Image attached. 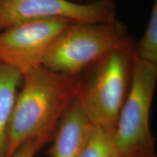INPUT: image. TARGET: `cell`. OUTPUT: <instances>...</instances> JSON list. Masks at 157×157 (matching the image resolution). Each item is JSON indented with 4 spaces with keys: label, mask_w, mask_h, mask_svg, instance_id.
<instances>
[{
    "label": "cell",
    "mask_w": 157,
    "mask_h": 157,
    "mask_svg": "<svg viewBox=\"0 0 157 157\" xmlns=\"http://www.w3.org/2000/svg\"><path fill=\"white\" fill-rule=\"evenodd\" d=\"M22 81L21 72L0 63V157L6 156L7 129Z\"/></svg>",
    "instance_id": "obj_8"
},
{
    "label": "cell",
    "mask_w": 157,
    "mask_h": 157,
    "mask_svg": "<svg viewBox=\"0 0 157 157\" xmlns=\"http://www.w3.org/2000/svg\"><path fill=\"white\" fill-rule=\"evenodd\" d=\"M80 83V74L43 66L23 74L7 129L5 157H11L29 139L53 137L62 116L77 98Z\"/></svg>",
    "instance_id": "obj_1"
},
{
    "label": "cell",
    "mask_w": 157,
    "mask_h": 157,
    "mask_svg": "<svg viewBox=\"0 0 157 157\" xmlns=\"http://www.w3.org/2000/svg\"><path fill=\"white\" fill-rule=\"evenodd\" d=\"M157 82V65L134 56L132 77L113 136L111 156L154 151L150 112Z\"/></svg>",
    "instance_id": "obj_4"
},
{
    "label": "cell",
    "mask_w": 157,
    "mask_h": 157,
    "mask_svg": "<svg viewBox=\"0 0 157 157\" xmlns=\"http://www.w3.org/2000/svg\"><path fill=\"white\" fill-rule=\"evenodd\" d=\"M71 1H73L74 2H77V3H84V0H71Z\"/></svg>",
    "instance_id": "obj_13"
},
{
    "label": "cell",
    "mask_w": 157,
    "mask_h": 157,
    "mask_svg": "<svg viewBox=\"0 0 157 157\" xmlns=\"http://www.w3.org/2000/svg\"><path fill=\"white\" fill-rule=\"evenodd\" d=\"M94 127L76 98L57 125L49 156L80 157Z\"/></svg>",
    "instance_id": "obj_7"
},
{
    "label": "cell",
    "mask_w": 157,
    "mask_h": 157,
    "mask_svg": "<svg viewBox=\"0 0 157 157\" xmlns=\"http://www.w3.org/2000/svg\"><path fill=\"white\" fill-rule=\"evenodd\" d=\"M129 37L125 25L116 18L103 23L71 22L49 47L42 66L78 75Z\"/></svg>",
    "instance_id": "obj_3"
},
{
    "label": "cell",
    "mask_w": 157,
    "mask_h": 157,
    "mask_svg": "<svg viewBox=\"0 0 157 157\" xmlns=\"http://www.w3.org/2000/svg\"><path fill=\"white\" fill-rule=\"evenodd\" d=\"M85 1H86V3H90V2H92L95 1V0H85Z\"/></svg>",
    "instance_id": "obj_14"
},
{
    "label": "cell",
    "mask_w": 157,
    "mask_h": 157,
    "mask_svg": "<svg viewBox=\"0 0 157 157\" xmlns=\"http://www.w3.org/2000/svg\"><path fill=\"white\" fill-rule=\"evenodd\" d=\"M111 157H156V154H155V151H151V152L138 153V154L126 155V156H111Z\"/></svg>",
    "instance_id": "obj_12"
},
{
    "label": "cell",
    "mask_w": 157,
    "mask_h": 157,
    "mask_svg": "<svg viewBox=\"0 0 157 157\" xmlns=\"http://www.w3.org/2000/svg\"><path fill=\"white\" fill-rule=\"evenodd\" d=\"M135 43L126 42L80 74L77 100L96 127L115 131L132 77Z\"/></svg>",
    "instance_id": "obj_2"
},
{
    "label": "cell",
    "mask_w": 157,
    "mask_h": 157,
    "mask_svg": "<svg viewBox=\"0 0 157 157\" xmlns=\"http://www.w3.org/2000/svg\"><path fill=\"white\" fill-rule=\"evenodd\" d=\"M52 137L42 136L33 137L23 143L11 157H35L38 151L47 143L52 141Z\"/></svg>",
    "instance_id": "obj_11"
},
{
    "label": "cell",
    "mask_w": 157,
    "mask_h": 157,
    "mask_svg": "<svg viewBox=\"0 0 157 157\" xmlns=\"http://www.w3.org/2000/svg\"><path fill=\"white\" fill-rule=\"evenodd\" d=\"M70 23L64 18L36 20L1 31L0 63L22 75L41 67L49 47Z\"/></svg>",
    "instance_id": "obj_6"
},
{
    "label": "cell",
    "mask_w": 157,
    "mask_h": 157,
    "mask_svg": "<svg viewBox=\"0 0 157 157\" xmlns=\"http://www.w3.org/2000/svg\"><path fill=\"white\" fill-rule=\"evenodd\" d=\"M64 18L103 23L115 19V0L77 3L71 0H0V31L36 20Z\"/></svg>",
    "instance_id": "obj_5"
},
{
    "label": "cell",
    "mask_w": 157,
    "mask_h": 157,
    "mask_svg": "<svg viewBox=\"0 0 157 157\" xmlns=\"http://www.w3.org/2000/svg\"><path fill=\"white\" fill-rule=\"evenodd\" d=\"M135 56L140 60L157 65V0H154L144 34L137 44H135Z\"/></svg>",
    "instance_id": "obj_9"
},
{
    "label": "cell",
    "mask_w": 157,
    "mask_h": 157,
    "mask_svg": "<svg viewBox=\"0 0 157 157\" xmlns=\"http://www.w3.org/2000/svg\"><path fill=\"white\" fill-rule=\"evenodd\" d=\"M114 131L95 126L80 157H111Z\"/></svg>",
    "instance_id": "obj_10"
}]
</instances>
